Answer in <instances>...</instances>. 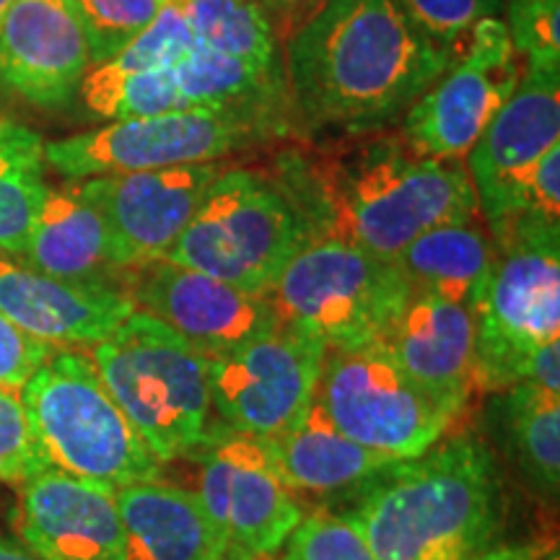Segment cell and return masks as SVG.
<instances>
[{
  "label": "cell",
  "mask_w": 560,
  "mask_h": 560,
  "mask_svg": "<svg viewBox=\"0 0 560 560\" xmlns=\"http://www.w3.org/2000/svg\"><path fill=\"white\" fill-rule=\"evenodd\" d=\"M454 55L397 0H327L283 45L291 109L310 130L374 128L405 115Z\"/></svg>",
  "instance_id": "6da1fadb"
},
{
  "label": "cell",
  "mask_w": 560,
  "mask_h": 560,
  "mask_svg": "<svg viewBox=\"0 0 560 560\" xmlns=\"http://www.w3.org/2000/svg\"><path fill=\"white\" fill-rule=\"evenodd\" d=\"M355 490L346 514L376 560H472L493 548L503 524L499 465L475 433L441 439Z\"/></svg>",
  "instance_id": "7a4b0ae2"
},
{
  "label": "cell",
  "mask_w": 560,
  "mask_h": 560,
  "mask_svg": "<svg viewBox=\"0 0 560 560\" xmlns=\"http://www.w3.org/2000/svg\"><path fill=\"white\" fill-rule=\"evenodd\" d=\"M299 164L325 226L317 234L342 236L384 260L441 223L480 219L465 161L418 156L402 136H369Z\"/></svg>",
  "instance_id": "3957f363"
},
{
  "label": "cell",
  "mask_w": 560,
  "mask_h": 560,
  "mask_svg": "<svg viewBox=\"0 0 560 560\" xmlns=\"http://www.w3.org/2000/svg\"><path fill=\"white\" fill-rule=\"evenodd\" d=\"M91 353L112 400L161 465L206 439L213 410L208 359L164 322L136 310Z\"/></svg>",
  "instance_id": "277c9868"
},
{
  "label": "cell",
  "mask_w": 560,
  "mask_h": 560,
  "mask_svg": "<svg viewBox=\"0 0 560 560\" xmlns=\"http://www.w3.org/2000/svg\"><path fill=\"white\" fill-rule=\"evenodd\" d=\"M21 400L50 467L115 493L161 478V462L81 350H55L21 387Z\"/></svg>",
  "instance_id": "5b68a950"
},
{
  "label": "cell",
  "mask_w": 560,
  "mask_h": 560,
  "mask_svg": "<svg viewBox=\"0 0 560 560\" xmlns=\"http://www.w3.org/2000/svg\"><path fill=\"white\" fill-rule=\"evenodd\" d=\"M493 242L495 268L475 312V392L524 382L532 353L560 340V221L524 213Z\"/></svg>",
  "instance_id": "8992f818"
},
{
  "label": "cell",
  "mask_w": 560,
  "mask_h": 560,
  "mask_svg": "<svg viewBox=\"0 0 560 560\" xmlns=\"http://www.w3.org/2000/svg\"><path fill=\"white\" fill-rule=\"evenodd\" d=\"M310 236V223L278 179L229 164L164 260L268 293Z\"/></svg>",
  "instance_id": "52a82bcc"
},
{
  "label": "cell",
  "mask_w": 560,
  "mask_h": 560,
  "mask_svg": "<svg viewBox=\"0 0 560 560\" xmlns=\"http://www.w3.org/2000/svg\"><path fill=\"white\" fill-rule=\"evenodd\" d=\"M268 296L280 325L327 350L371 346L410 299L392 260L335 234H312Z\"/></svg>",
  "instance_id": "ba28073f"
},
{
  "label": "cell",
  "mask_w": 560,
  "mask_h": 560,
  "mask_svg": "<svg viewBox=\"0 0 560 560\" xmlns=\"http://www.w3.org/2000/svg\"><path fill=\"white\" fill-rule=\"evenodd\" d=\"M283 132V117L265 109H185L112 120L102 128L45 143V161L68 182L102 174L170 170L226 161L257 140Z\"/></svg>",
  "instance_id": "9c48e42d"
},
{
  "label": "cell",
  "mask_w": 560,
  "mask_h": 560,
  "mask_svg": "<svg viewBox=\"0 0 560 560\" xmlns=\"http://www.w3.org/2000/svg\"><path fill=\"white\" fill-rule=\"evenodd\" d=\"M314 400L340 433L392 462L425 454L454 423L376 342L327 350Z\"/></svg>",
  "instance_id": "30bf717a"
},
{
  "label": "cell",
  "mask_w": 560,
  "mask_h": 560,
  "mask_svg": "<svg viewBox=\"0 0 560 560\" xmlns=\"http://www.w3.org/2000/svg\"><path fill=\"white\" fill-rule=\"evenodd\" d=\"M524 73L501 19L480 21L450 66L402 115V140L418 156L465 161L511 100Z\"/></svg>",
  "instance_id": "8fae6325"
},
{
  "label": "cell",
  "mask_w": 560,
  "mask_h": 560,
  "mask_svg": "<svg viewBox=\"0 0 560 560\" xmlns=\"http://www.w3.org/2000/svg\"><path fill=\"white\" fill-rule=\"evenodd\" d=\"M198 462V499L226 545L278 552L304 516L280 478L272 441L221 423L187 454Z\"/></svg>",
  "instance_id": "7c38bea8"
},
{
  "label": "cell",
  "mask_w": 560,
  "mask_h": 560,
  "mask_svg": "<svg viewBox=\"0 0 560 560\" xmlns=\"http://www.w3.org/2000/svg\"><path fill=\"white\" fill-rule=\"evenodd\" d=\"M327 348L280 325L234 353L208 359L210 408L229 429L276 439L317 395Z\"/></svg>",
  "instance_id": "4fadbf2b"
},
{
  "label": "cell",
  "mask_w": 560,
  "mask_h": 560,
  "mask_svg": "<svg viewBox=\"0 0 560 560\" xmlns=\"http://www.w3.org/2000/svg\"><path fill=\"white\" fill-rule=\"evenodd\" d=\"M117 289L138 312L164 322L206 359L234 353L280 327L268 293H247L172 260L128 268Z\"/></svg>",
  "instance_id": "5bb4252c"
},
{
  "label": "cell",
  "mask_w": 560,
  "mask_h": 560,
  "mask_svg": "<svg viewBox=\"0 0 560 560\" xmlns=\"http://www.w3.org/2000/svg\"><path fill=\"white\" fill-rule=\"evenodd\" d=\"M558 143L560 70L524 66L520 86L465 159L478 213L493 240L520 219L527 177Z\"/></svg>",
  "instance_id": "9a60e30c"
},
{
  "label": "cell",
  "mask_w": 560,
  "mask_h": 560,
  "mask_svg": "<svg viewBox=\"0 0 560 560\" xmlns=\"http://www.w3.org/2000/svg\"><path fill=\"white\" fill-rule=\"evenodd\" d=\"M226 166L229 161H208L81 179L83 195L107 223L120 272L166 257Z\"/></svg>",
  "instance_id": "2e32d148"
},
{
  "label": "cell",
  "mask_w": 560,
  "mask_h": 560,
  "mask_svg": "<svg viewBox=\"0 0 560 560\" xmlns=\"http://www.w3.org/2000/svg\"><path fill=\"white\" fill-rule=\"evenodd\" d=\"M89 70V42L70 0H13L0 19V94L60 109Z\"/></svg>",
  "instance_id": "e0dca14e"
},
{
  "label": "cell",
  "mask_w": 560,
  "mask_h": 560,
  "mask_svg": "<svg viewBox=\"0 0 560 560\" xmlns=\"http://www.w3.org/2000/svg\"><path fill=\"white\" fill-rule=\"evenodd\" d=\"M19 540L39 560H125V529L115 490L47 467L19 486Z\"/></svg>",
  "instance_id": "ac0fdd59"
},
{
  "label": "cell",
  "mask_w": 560,
  "mask_h": 560,
  "mask_svg": "<svg viewBox=\"0 0 560 560\" xmlns=\"http://www.w3.org/2000/svg\"><path fill=\"white\" fill-rule=\"evenodd\" d=\"M416 387L457 420L472 395L475 312L454 301L410 296L376 340Z\"/></svg>",
  "instance_id": "d6986e66"
},
{
  "label": "cell",
  "mask_w": 560,
  "mask_h": 560,
  "mask_svg": "<svg viewBox=\"0 0 560 560\" xmlns=\"http://www.w3.org/2000/svg\"><path fill=\"white\" fill-rule=\"evenodd\" d=\"M132 301L117 285L70 283L0 257V314L55 348H86L115 332Z\"/></svg>",
  "instance_id": "ffe728a7"
},
{
  "label": "cell",
  "mask_w": 560,
  "mask_h": 560,
  "mask_svg": "<svg viewBox=\"0 0 560 560\" xmlns=\"http://www.w3.org/2000/svg\"><path fill=\"white\" fill-rule=\"evenodd\" d=\"M125 560H221L226 540L198 493L166 480L132 482L115 493Z\"/></svg>",
  "instance_id": "44dd1931"
},
{
  "label": "cell",
  "mask_w": 560,
  "mask_h": 560,
  "mask_svg": "<svg viewBox=\"0 0 560 560\" xmlns=\"http://www.w3.org/2000/svg\"><path fill=\"white\" fill-rule=\"evenodd\" d=\"M19 262L70 283L117 285L120 268L107 223L79 182L50 187Z\"/></svg>",
  "instance_id": "7402d4cb"
},
{
  "label": "cell",
  "mask_w": 560,
  "mask_h": 560,
  "mask_svg": "<svg viewBox=\"0 0 560 560\" xmlns=\"http://www.w3.org/2000/svg\"><path fill=\"white\" fill-rule=\"evenodd\" d=\"M490 231L478 221H454L425 231L392 257L410 296L454 301L478 312L495 268Z\"/></svg>",
  "instance_id": "603a6c76"
},
{
  "label": "cell",
  "mask_w": 560,
  "mask_h": 560,
  "mask_svg": "<svg viewBox=\"0 0 560 560\" xmlns=\"http://www.w3.org/2000/svg\"><path fill=\"white\" fill-rule=\"evenodd\" d=\"M280 478L293 493L330 495L361 488L395 462L355 444L335 429L317 400L280 436L270 439Z\"/></svg>",
  "instance_id": "cb8c5ba5"
},
{
  "label": "cell",
  "mask_w": 560,
  "mask_h": 560,
  "mask_svg": "<svg viewBox=\"0 0 560 560\" xmlns=\"http://www.w3.org/2000/svg\"><path fill=\"white\" fill-rule=\"evenodd\" d=\"M195 47L236 58L268 75L283 73V45L255 0H179Z\"/></svg>",
  "instance_id": "d4e9b609"
},
{
  "label": "cell",
  "mask_w": 560,
  "mask_h": 560,
  "mask_svg": "<svg viewBox=\"0 0 560 560\" xmlns=\"http://www.w3.org/2000/svg\"><path fill=\"white\" fill-rule=\"evenodd\" d=\"M45 140L24 125L0 120V252H24L47 198Z\"/></svg>",
  "instance_id": "484cf974"
},
{
  "label": "cell",
  "mask_w": 560,
  "mask_h": 560,
  "mask_svg": "<svg viewBox=\"0 0 560 560\" xmlns=\"http://www.w3.org/2000/svg\"><path fill=\"white\" fill-rule=\"evenodd\" d=\"M503 410L524 472L542 493L556 499L560 486V395L520 382L506 389Z\"/></svg>",
  "instance_id": "4316f807"
},
{
  "label": "cell",
  "mask_w": 560,
  "mask_h": 560,
  "mask_svg": "<svg viewBox=\"0 0 560 560\" xmlns=\"http://www.w3.org/2000/svg\"><path fill=\"white\" fill-rule=\"evenodd\" d=\"M172 0H70L86 34L91 68L115 58Z\"/></svg>",
  "instance_id": "83f0119b"
},
{
  "label": "cell",
  "mask_w": 560,
  "mask_h": 560,
  "mask_svg": "<svg viewBox=\"0 0 560 560\" xmlns=\"http://www.w3.org/2000/svg\"><path fill=\"white\" fill-rule=\"evenodd\" d=\"M280 560H376L359 524L348 514L314 509L301 516Z\"/></svg>",
  "instance_id": "f1b7e54d"
},
{
  "label": "cell",
  "mask_w": 560,
  "mask_h": 560,
  "mask_svg": "<svg viewBox=\"0 0 560 560\" xmlns=\"http://www.w3.org/2000/svg\"><path fill=\"white\" fill-rule=\"evenodd\" d=\"M501 21L524 66L560 70V0H503Z\"/></svg>",
  "instance_id": "f546056e"
},
{
  "label": "cell",
  "mask_w": 560,
  "mask_h": 560,
  "mask_svg": "<svg viewBox=\"0 0 560 560\" xmlns=\"http://www.w3.org/2000/svg\"><path fill=\"white\" fill-rule=\"evenodd\" d=\"M425 37L457 52L475 26L501 19L503 0H397Z\"/></svg>",
  "instance_id": "4dcf8cb0"
},
{
  "label": "cell",
  "mask_w": 560,
  "mask_h": 560,
  "mask_svg": "<svg viewBox=\"0 0 560 560\" xmlns=\"http://www.w3.org/2000/svg\"><path fill=\"white\" fill-rule=\"evenodd\" d=\"M47 467L50 462L34 436L21 389L0 384V482L21 486Z\"/></svg>",
  "instance_id": "1f68e13d"
},
{
  "label": "cell",
  "mask_w": 560,
  "mask_h": 560,
  "mask_svg": "<svg viewBox=\"0 0 560 560\" xmlns=\"http://www.w3.org/2000/svg\"><path fill=\"white\" fill-rule=\"evenodd\" d=\"M55 350L58 348L50 342L32 338L0 314V384L3 387H24L34 371L50 359Z\"/></svg>",
  "instance_id": "d6a6232c"
},
{
  "label": "cell",
  "mask_w": 560,
  "mask_h": 560,
  "mask_svg": "<svg viewBox=\"0 0 560 560\" xmlns=\"http://www.w3.org/2000/svg\"><path fill=\"white\" fill-rule=\"evenodd\" d=\"M560 221V143L537 161L522 195V213Z\"/></svg>",
  "instance_id": "836d02e7"
},
{
  "label": "cell",
  "mask_w": 560,
  "mask_h": 560,
  "mask_svg": "<svg viewBox=\"0 0 560 560\" xmlns=\"http://www.w3.org/2000/svg\"><path fill=\"white\" fill-rule=\"evenodd\" d=\"M276 26L280 45H285L327 0H255Z\"/></svg>",
  "instance_id": "e575fe53"
},
{
  "label": "cell",
  "mask_w": 560,
  "mask_h": 560,
  "mask_svg": "<svg viewBox=\"0 0 560 560\" xmlns=\"http://www.w3.org/2000/svg\"><path fill=\"white\" fill-rule=\"evenodd\" d=\"M524 382L537 384V387L558 392L560 395V340L545 342L542 348H537L532 353Z\"/></svg>",
  "instance_id": "d590c367"
},
{
  "label": "cell",
  "mask_w": 560,
  "mask_h": 560,
  "mask_svg": "<svg viewBox=\"0 0 560 560\" xmlns=\"http://www.w3.org/2000/svg\"><path fill=\"white\" fill-rule=\"evenodd\" d=\"M556 548V542H520V545H493L472 560H540L545 552Z\"/></svg>",
  "instance_id": "8d00e7d4"
},
{
  "label": "cell",
  "mask_w": 560,
  "mask_h": 560,
  "mask_svg": "<svg viewBox=\"0 0 560 560\" xmlns=\"http://www.w3.org/2000/svg\"><path fill=\"white\" fill-rule=\"evenodd\" d=\"M0 560H39L21 540L0 535Z\"/></svg>",
  "instance_id": "74e56055"
},
{
  "label": "cell",
  "mask_w": 560,
  "mask_h": 560,
  "mask_svg": "<svg viewBox=\"0 0 560 560\" xmlns=\"http://www.w3.org/2000/svg\"><path fill=\"white\" fill-rule=\"evenodd\" d=\"M221 560H280L278 552H252L244 548H236V545H226Z\"/></svg>",
  "instance_id": "f35d334b"
},
{
  "label": "cell",
  "mask_w": 560,
  "mask_h": 560,
  "mask_svg": "<svg viewBox=\"0 0 560 560\" xmlns=\"http://www.w3.org/2000/svg\"><path fill=\"white\" fill-rule=\"evenodd\" d=\"M11 3H13V0H0V19L5 16V11L11 9Z\"/></svg>",
  "instance_id": "ab89813d"
},
{
  "label": "cell",
  "mask_w": 560,
  "mask_h": 560,
  "mask_svg": "<svg viewBox=\"0 0 560 560\" xmlns=\"http://www.w3.org/2000/svg\"><path fill=\"white\" fill-rule=\"evenodd\" d=\"M540 560H558V548H552L550 552H545Z\"/></svg>",
  "instance_id": "60d3db41"
},
{
  "label": "cell",
  "mask_w": 560,
  "mask_h": 560,
  "mask_svg": "<svg viewBox=\"0 0 560 560\" xmlns=\"http://www.w3.org/2000/svg\"><path fill=\"white\" fill-rule=\"evenodd\" d=\"M177 3H179V0H177Z\"/></svg>",
  "instance_id": "b9f144b4"
}]
</instances>
